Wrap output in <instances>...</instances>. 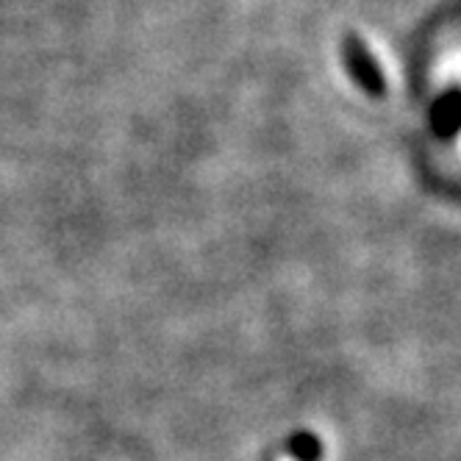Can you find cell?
<instances>
[{
	"label": "cell",
	"mask_w": 461,
	"mask_h": 461,
	"mask_svg": "<svg viewBox=\"0 0 461 461\" xmlns=\"http://www.w3.org/2000/svg\"><path fill=\"white\" fill-rule=\"evenodd\" d=\"M339 50H342V61H345L350 78L356 81V86L370 97H384L386 95V78H384L378 59L365 45V40L356 37V34H345Z\"/></svg>",
	"instance_id": "cell-1"
},
{
	"label": "cell",
	"mask_w": 461,
	"mask_h": 461,
	"mask_svg": "<svg viewBox=\"0 0 461 461\" xmlns=\"http://www.w3.org/2000/svg\"><path fill=\"white\" fill-rule=\"evenodd\" d=\"M431 122L442 137H450L456 128H461V92H453L437 104Z\"/></svg>",
	"instance_id": "cell-2"
},
{
	"label": "cell",
	"mask_w": 461,
	"mask_h": 461,
	"mask_svg": "<svg viewBox=\"0 0 461 461\" xmlns=\"http://www.w3.org/2000/svg\"><path fill=\"white\" fill-rule=\"evenodd\" d=\"M289 453L294 461H317L320 458V442L312 434H294L289 439Z\"/></svg>",
	"instance_id": "cell-3"
}]
</instances>
